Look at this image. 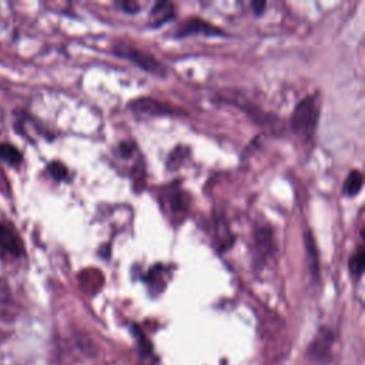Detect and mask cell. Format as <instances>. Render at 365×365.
I'll return each instance as SVG.
<instances>
[{
  "label": "cell",
  "mask_w": 365,
  "mask_h": 365,
  "mask_svg": "<svg viewBox=\"0 0 365 365\" xmlns=\"http://www.w3.org/2000/svg\"><path fill=\"white\" fill-rule=\"evenodd\" d=\"M319 115V107L315 96H307L294 108L289 120L291 130L302 140L312 137Z\"/></svg>",
  "instance_id": "cell-1"
},
{
  "label": "cell",
  "mask_w": 365,
  "mask_h": 365,
  "mask_svg": "<svg viewBox=\"0 0 365 365\" xmlns=\"http://www.w3.org/2000/svg\"><path fill=\"white\" fill-rule=\"evenodd\" d=\"M26 247L13 222L0 221V259H19L24 257Z\"/></svg>",
  "instance_id": "cell-2"
},
{
  "label": "cell",
  "mask_w": 365,
  "mask_h": 365,
  "mask_svg": "<svg viewBox=\"0 0 365 365\" xmlns=\"http://www.w3.org/2000/svg\"><path fill=\"white\" fill-rule=\"evenodd\" d=\"M114 53L120 57H124V58L133 61L135 66H138L140 68H143L154 76H160V77L165 76V67L157 58H154V56H151L145 51H141V50L130 47V46H123L121 48H115Z\"/></svg>",
  "instance_id": "cell-3"
},
{
  "label": "cell",
  "mask_w": 365,
  "mask_h": 365,
  "mask_svg": "<svg viewBox=\"0 0 365 365\" xmlns=\"http://www.w3.org/2000/svg\"><path fill=\"white\" fill-rule=\"evenodd\" d=\"M195 33H202L205 36H222L224 34L218 27H215V26L210 24L208 21H204V20H201L198 17L188 19L177 30V36L178 37H185L188 34H195Z\"/></svg>",
  "instance_id": "cell-4"
},
{
  "label": "cell",
  "mask_w": 365,
  "mask_h": 365,
  "mask_svg": "<svg viewBox=\"0 0 365 365\" xmlns=\"http://www.w3.org/2000/svg\"><path fill=\"white\" fill-rule=\"evenodd\" d=\"M131 108H134L135 113H144L150 115H158L164 113H173V108L167 104L153 100V98H137L131 103Z\"/></svg>",
  "instance_id": "cell-5"
},
{
  "label": "cell",
  "mask_w": 365,
  "mask_h": 365,
  "mask_svg": "<svg viewBox=\"0 0 365 365\" xmlns=\"http://www.w3.org/2000/svg\"><path fill=\"white\" fill-rule=\"evenodd\" d=\"M331 345H332V332L328 329H321L318 336L314 339V342L309 346V355L314 359L319 361L322 355L329 351Z\"/></svg>",
  "instance_id": "cell-6"
},
{
  "label": "cell",
  "mask_w": 365,
  "mask_h": 365,
  "mask_svg": "<svg viewBox=\"0 0 365 365\" xmlns=\"http://www.w3.org/2000/svg\"><path fill=\"white\" fill-rule=\"evenodd\" d=\"M0 160L10 167H20L23 164V153L14 144L4 141L0 143Z\"/></svg>",
  "instance_id": "cell-7"
},
{
  "label": "cell",
  "mask_w": 365,
  "mask_h": 365,
  "mask_svg": "<svg viewBox=\"0 0 365 365\" xmlns=\"http://www.w3.org/2000/svg\"><path fill=\"white\" fill-rule=\"evenodd\" d=\"M255 247L262 257L272 252V231L269 227H258L255 230Z\"/></svg>",
  "instance_id": "cell-8"
},
{
  "label": "cell",
  "mask_w": 365,
  "mask_h": 365,
  "mask_svg": "<svg viewBox=\"0 0 365 365\" xmlns=\"http://www.w3.org/2000/svg\"><path fill=\"white\" fill-rule=\"evenodd\" d=\"M304 242H305L307 254L309 258V268L312 271V275L317 277L318 275V252H317V245H315L312 232L309 230L304 232Z\"/></svg>",
  "instance_id": "cell-9"
},
{
  "label": "cell",
  "mask_w": 365,
  "mask_h": 365,
  "mask_svg": "<svg viewBox=\"0 0 365 365\" xmlns=\"http://www.w3.org/2000/svg\"><path fill=\"white\" fill-rule=\"evenodd\" d=\"M11 292L9 284L0 278V318L6 321L11 315Z\"/></svg>",
  "instance_id": "cell-10"
},
{
  "label": "cell",
  "mask_w": 365,
  "mask_h": 365,
  "mask_svg": "<svg viewBox=\"0 0 365 365\" xmlns=\"http://www.w3.org/2000/svg\"><path fill=\"white\" fill-rule=\"evenodd\" d=\"M361 188H362V174L358 170H352L345 180L344 192L348 197H354L359 192Z\"/></svg>",
  "instance_id": "cell-11"
},
{
  "label": "cell",
  "mask_w": 365,
  "mask_h": 365,
  "mask_svg": "<svg viewBox=\"0 0 365 365\" xmlns=\"http://www.w3.org/2000/svg\"><path fill=\"white\" fill-rule=\"evenodd\" d=\"M365 251H364V247L359 245L356 248V251L351 255L349 258V262H348V268H349V272L352 277L355 278H359L361 274H362V269H364V262H365Z\"/></svg>",
  "instance_id": "cell-12"
},
{
  "label": "cell",
  "mask_w": 365,
  "mask_h": 365,
  "mask_svg": "<svg viewBox=\"0 0 365 365\" xmlns=\"http://www.w3.org/2000/svg\"><path fill=\"white\" fill-rule=\"evenodd\" d=\"M46 170H47V173L50 174V177L51 178H54L56 181H64V180H67V177H68V170H67V167L61 163V161H50L48 164H47V167H46Z\"/></svg>",
  "instance_id": "cell-13"
},
{
  "label": "cell",
  "mask_w": 365,
  "mask_h": 365,
  "mask_svg": "<svg viewBox=\"0 0 365 365\" xmlns=\"http://www.w3.org/2000/svg\"><path fill=\"white\" fill-rule=\"evenodd\" d=\"M170 208L174 212H181L184 208H187V204L184 202V195L182 192H174L170 197Z\"/></svg>",
  "instance_id": "cell-14"
},
{
  "label": "cell",
  "mask_w": 365,
  "mask_h": 365,
  "mask_svg": "<svg viewBox=\"0 0 365 365\" xmlns=\"http://www.w3.org/2000/svg\"><path fill=\"white\" fill-rule=\"evenodd\" d=\"M118 151L123 157H130L134 151V145L131 143H127V141H123L120 145H118Z\"/></svg>",
  "instance_id": "cell-15"
},
{
  "label": "cell",
  "mask_w": 365,
  "mask_h": 365,
  "mask_svg": "<svg viewBox=\"0 0 365 365\" xmlns=\"http://www.w3.org/2000/svg\"><path fill=\"white\" fill-rule=\"evenodd\" d=\"M0 191L4 194H10V184H9V178L7 175L3 173V170L0 168Z\"/></svg>",
  "instance_id": "cell-16"
},
{
  "label": "cell",
  "mask_w": 365,
  "mask_h": 365,
  "mask_svg": "<svg viewBox=\"0 0 365 365\" xmlns=\"http://www.w3.org/2000/svg\"><path fill=\"white\" fill-rule=\"evenodd\" d=\"M123 9L127 11V13H137L140 10V4H137L135 1H131V0H125L121 3Z\"/></svg>",
  "instance_id": "cell-17"
},
{
  "label": "cell",
  "mask_w": 365,
  "mask_h": 365,
  "mask_svg": "<svg viewBox=\"0 0 365 365\" xmlns=\"http://www.w3.org/2000/svg\"><path fill=\"white\" fill-rule=\"evenodd\" d=\"M264 7H265V1H252V9H254L255 14H261Z\"/></svg>",
  "instance_id": "cell-18"
}]
</instances>
